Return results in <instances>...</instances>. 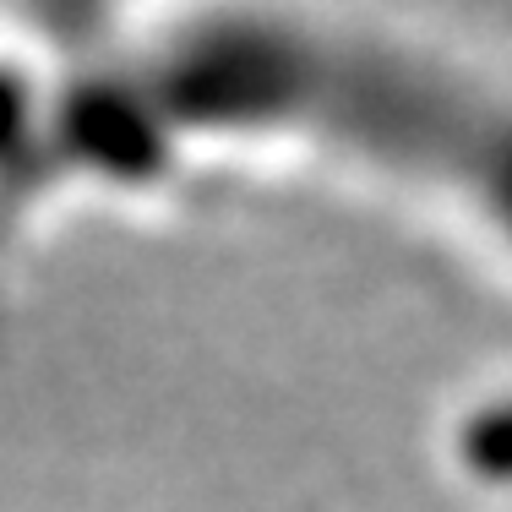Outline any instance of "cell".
Listing matches in <instances>:
<instances>
[{
  "mask_svg": "<svg viewBox=\"0 0 512 512\" xmlns=\"http://www.w3.org/2000/svg\"><path fill=\"white\" fill-rule=\"evenodd\" d=\"M55 137L60 88L28 28H0V311L11 267L28 262V246L55 224Z\"/></svg>",
  "mask_w": 512,
  "mask_h": 512,
  "instance_id": "1",
  "label": "cell"
}]
</instances>
